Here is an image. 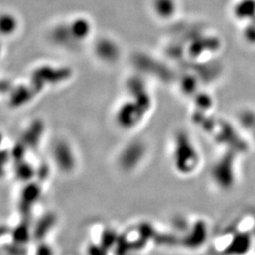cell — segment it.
<instances>
[{
    "mask_svg": "<svg viewBox=\"0 0 255 255\" xmlns=\"http://www.w3.org/2000/svg\"><path fill=\"white\" fill-rule=\"evenodd\" d=\"M15 20L9 16H2L0 17V32L5 33V35H9L12 33L15 29Z\"/></svg>",
    "mask_w": 255,
    "mask_h": 255,
    "instance_id": "1",
    "label": "cell"
}]
</instances>
